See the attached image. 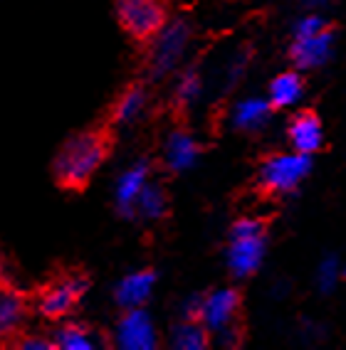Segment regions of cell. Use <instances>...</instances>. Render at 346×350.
<instances>
[{"mask_svg":"<svg viewBox=\"0 0 346 350\" xmlns=\"http://www.w3.org/2000/svg\"><path fill=\"white\" fill-rule=\"evenodd\" d=\"M107 138L99 131L77 133L69 141H64L52 163L55 178L64 188H84L101 168V163L107 161Z\"/></svg>","mask_w":346,"mask_h":350,"instance_id":"1","label":"cell"},{"mask_svg":"<svg viewBox=\"0 0 346 350\" xmlns=\"http://www.w3.org/2000/svg\"><path fill=\"white\" fill-rule=\"evenodd\" d=\"M210 345V331L198 319H183L171 331V348L176 350H206Z\"/></svg>","mask_w":346,"mask_h":350,"instance_id":"14","label":"cell"},{"mask_svg":"<svg viewBox=\"0 0 346 350\" xmlns=\"http://www.w3.org/2000/svg\"><path fill=\"white\" fill-rule=\"evenodd\" d=\"M264 254V222L255 217H240L230 230L227 264L238 279H245L258 271Z\"/></svg>","mask_w":346,"mask_h":350,"instance_id":"3","label":"cell"},{"mask_svg":"<svg viewBox=\"0 0 346 350\" xmlns=\"http://www.w3.org/2000/svg\"><path fill=\"white\" fill-rule=\"evenodd\" d=\"M84 294H87V282L82 276H67L45 288L38 308L45 319H64L75 311Z\"/></svg>","mask_w":346,"mask_h":350,"instance_id":"7","label":"cell"},{"mask_svg":"<svg viewBox=\"0 0 346 350\" xmlns=\"http://www.w3.org/2000/svg\"><path fill=\"white\" fill-rule=\"evenodd\" d=\"M290 141L295 144L297 153H314L321 148V121L314 111L297 113L290 124Z\"/></svg>","mask_w":346,"mask_h":350,"instance_id":"13","label":"cell"},{"mask_svg":"<svg viewBox=\"0 0 346 350\" xmlns=\"http://www.w3.org/2000/svg\"><path fill=\"white\" fill-rule=\"evenodd\" d=\"M272 107L267 104V101L262 99H247L243 101V104H238L235 107V126L238 129H243V131H255V129H260V126L267 121V116H270Z\"/></svg>","mask_w":346,"mask_h":350,"instance_id":"20","label":"cell"},{"mask_svg":"<svg viewBox=\"0 0 346 350\" xmlns=\"http://www.w3.org/2000/svg\"><path fill=\"white\" fill-rule=\"evenodd\" d=\"M332 282H334V264H332V267L327 264V267H324V274H321V284H324V286H329Z\"/></svg>","mask_w":346,"mask_h":350,"instance_id":"23","label":"cell"},{"mask_svg":"<svg viewBox=\"0 0 346 350\" xmlns=\"http://www.w3.org/2000/svg\"><path fill=\"white\" fill-rule=\"evenodd\" d=\"M198 153H201V146H198V141L190 133L173 131L166 138L164 161L169 165V170H173V173H183V170L193 168V163L198 161Z\"/></svg>","mask_w":346,"mask_h":350,"instance_id":"12","label":"cell"},{"mask_svg":"<svg viewBox=\"0 0 346 350\" xmlns=\"http://www.w3.org/2000/svg\"><path fill=\"white\" fill-rule=\"evenodd\" d=\"M198 94H201V75L193 72V69L183 72L176 84V101L181 107H188V104H193L198 99Z\"/></svg>","mask_w":346,"mask_h":350,"instance_id":"21","label":"cell"},{"mask_svg":"<svg viewBox=\"0 0 346 350\" xmlns=\"http://www.w3.org/2000/svg\"><path fill=\"white\" fill-rule=\"evenodd\" d=\"M114 345L121 350H153L158 345V331L144 306L124 308L114 325Z\"/></svg>","mask_w":346,"mask_h":350,"instance_id":"6","label":"cell"},{"mask_svg":"<svg viewBox=\"0 0 346 350\" xmlns=\"http://www.w3.org/2000/svg\"><path fill=\"white\" fill-rule=\"evenodd\" d=\"M153 286H156V271L151 269L132 271L124 279H119V284L114 286V301H116V306L121 311L124 308H138L151 299Z\"/></svg>","mask_w":346,"mask_h":350,"instance_id":"11","label":"cell"},{"mask_svg":"<svg viewBox=\"0 0 346 350\" xmlns=\"http://www.w3.org/2000/svg\"><path fill=\"white\" fill-rule=\"evenodd\" d=\"M25 321V301L13 291H0V340L15 336Z\"/></svg>","mask_w":346,"mask_h":350,"instance_id":"18","label":"cell"},{"mask_svg":"<svg viewBox=\"0 0 346 350\" xmlns=\"http://www.w3.org/2000/svg\"><path fill=\"white\" fill-rule=\"evenodd\" d=\"M146 104H149L146 89L144 87H129L126 92H121V96L116 99V104H114V109H112L114 124L126 126V124L138 121L141 116H144Z\"/></svg>","mask_w":346,"mask_h":350,"instance_id":"15","label":"cell"},{"mask_svg":"<svg viewBox=\"0 0 346 350\" xmlns=\"http://www.w3.org/2000/svg\"><path fill=\"white\" fill-rule=\"evenodd\" d=\"M307 5H324V3H329V0H304Z\"/></svg>","mask_w":346,"mask_h":350,"instance_id":"24","label":"cell"},{"mask_svg":"<svg viewBox=\"0 0 346 350\" xmlns=\"http://www.w3.org/2000/svg\"><path fill=\"white\" fill-rule=\"evenodd\" d=\"M149 180H151V168H149V163L146 161L132 163L129 168H124L119 173V178H116V183H114V205H116L121 217L134 219L136 198Z\"/></svg>","mask_w":346,"mask_h":350,"instance_id":"9","label":"cell"},{"mask_svg":"<svg viewBox=\"0 0 346 350\" xmlns=\"http://www.w3.org/2000/svg\"><path fill=\"white\" fill-rule=\"evenodd\" d=\"M114 13L121 30L138 42H149L169 20L164 0H114Z\"/></svg>","mask_w":346,"mask_h":350,"instance_id":"4","label":"cell"},{"mask_svg":"<svg viewBox=\"0 0 346 350\" xmlns=\"http://www.w3.org/2000/svg\"><path fill=\"white\" fill-rule=\"evenodd\" d=\"M18 348L20 350H55V343H52V338L32 333V336H23V338H20Z\"/></svg>","mask_w":346,"mask_h":350,"instance_id":"22","label":"cell"},{"mask_svg":"<svg viewBox=\"0 0 346 350\" xmlns=\"http://www.w3.org/2000/svg\"><path fill=\"white\" fill-rule=\"evenodd\" d=\"M312 168L307 153H280L262 163L260 168V185L267 193H290Z\"/></svg>","mask_w":346,"mask_h":350,"instance_id":"5","label":"cell"},{"mask_svg":"<svg viewBox=\"0 0 346 350\" xmlns=\"http://www.w3.org/2000/svg\"><path fill=\"white\" fill-rule=\"evenodd\" d=\"M240 311V294L235 288H221L213 294L203 296L201 304V321L210 333H221L230 325H235V316Z\"/></svg>","mask_w":346,"mask_h":350,"instance_id":"8","label":"cell"},{"mask_svg":"<svg viewBox=\"0 0 346 350\" xmlns=\"http://www.w3.org/2000/svg\"><path fill=\"white\" fill-rule=\"evenodd\" d=\"M52 343L57 350H95L99 348V336L95 331H89L87 325L64 323L52 336Z\"/></svg>","mask_w":346,"mask_h":350,"instance_id":"17","label":"cell"},{"mask_svg":"<svg viewBox=\"0 0 346 350\" xmlns=\"http://www.w3.org/2000/svg\"><path fill=\"white\" fill-rule=\"evenodd\" d=\"M304 81L297 72H284V75L275 77L270 84V107L275 109H284L295 104L299 96H302Z\"/></svg>","mask_w":346,"mask_h":350,"instance_id":"19","label":"cell"},{"mask_svg":"<svg viewBox=\"0 0 346 350\" xmlns=\"http://www.w3.org/2000/svg\"><path fill=\"white\" fill-rule=\"evenodd\" d=\"M149 42L151 47L146 57V72L151 79H164L183 62V57L188 52L190 27L183 20H173V23L166 20V25Z\"/></svg>","mask_w":346,"mask_h":350,"instance_id":"2","label":"cell"},{"mask_svg":"<svg viewBox=\"0 0 346 350\" xmlns=\"http://www.w3.org/2000/svg\"><path fill=\"white\" fill-rule=\"evenodd\" d=\"M329 47H332V27L324 23L319 30L307 32V35H297L290 57L297 67H317V64H321L329 57Z\"/></svg>","mask_w":346,"mask_h":350,"instance_id":"10","label":"cell"},{"mask_svg":"<svg viewBox=\"0 0 346 350\" xmlns=\"http://www.w3.org/2000/svg\"><path fill=\"white\" fill-rule=\"evenodd\" d=\"M169 213V198H166V190L156 183H146L144 190L138 193L136 205H134V217L149 219V222H156L164 215Z\"/></svg>","mask_w":346,"mask_h":350,"instance_id":"16","label":"cell"}]
</instances>
